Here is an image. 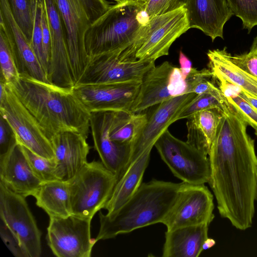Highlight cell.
Wrapping results in <instances>:
<instances>
[{"label":"cell","instance_id":"1","mask_svg":"<svg viewBox=\"0 0 257 257\" xmlns=\"http://www.w3.org/2000/svg\"><path fill=\"white\" fill-rule=\"evenodd\" d=\"M222 116L208 154V184L220 216L236 229L252 226L257 187V156L247 123L224 96Z\"/></svg>","mask_w":257,"mask_h":257},{"label":"cell","instance_id":"2","mask_svg":"<svg viewBox=\"0 0 257 257\" xmlns=\"http://www.w3.org/2000/svg\"><path fill=\"white\" fill-rule=\"evenodd\" d=\"M36 118L50 139L62 132L71 131L88 138L90 112L74 94L73 88L58 86L28 75L8 84Z\"/></svg>","mask_w":257,"mask_h":257},{"label":"cell","instance_id":"3","mask_svg":"<svg viewBox=\"0 0 257 257\" xmlns=\"http://www.w3.org/2000/svg\"><path fill=\"white\" fill-rule=\"evenodd\" d=\"M181 185V182L156 179L142 183L117 210L110 214L99 213L100 227L96 242L162 223L173 205Z\"/></svg>","mask_w":257,"mask_h":257},{"label":"cell","instance_id":"4","mask_svg":"<svg viewBox=\"0 0 257 257\" xmlns=\"http://www.w3.org/2000/svg\"><path fill=\"white\" fill-rule=\"evenodd\" d=\"M143 6L130 0L110 5L85 33L84 45L88 56L121 53L132 45L146 22L141 20Z\"/></svg>","mask_w":257,"mask_h":257},{"label":"cell","instance_id":"5","mask_svg":"<svg viewBox=\"0 0 257 257\" xmlns=\"http://www.w3.org/2000/svg\"><path fill=\"white\" fill-rule=\"evenodd\" d=\"M188 29L184 7L149 18L133 44L120 53L119 60L124 63L155 62L168 55L173 42Z\"/></svg>","mask_w":257,"mask_h":257},{"label":"cell","instance_id":"6","mask_svg":"<svg viewBox=\"0 0 257 257\" xmlns=\"http://www.w3.org/2000/svg\"><path fill=\"white\" fill-rule=\"evenodd\" d=\"M67 37L70 65L75 85L89 60L84 37L89 27L110 6L105 0H54Z\"/></svg>","mask_w":257,"mask_h":257},{"label":"cell","instance_id":"7","mask_svg":"<svg viewBox=\"0 0 257 257\" xmlns=\"http://www.w3.org/2000/svg\"><path fill=\"white\" fill-rule=\"evenodd\" d=\"M117 181L116 176L101 162H87L68 181L71 214L92 219L104 209Z\"/></svg>","mask_w":257,"mask_h":257},{"label":"cell","instance_id":"8","mask_svg":"<svg viewBox=\"0 0 257 257\" xmlns=\"http://www.w3.org/2000/svg\"><path fill=\"white\" fill-rule=\"evenodd\" d=\"M154 146L173 175L192 184L208 183L210 176L208 155L174 137L167 130Z\"/></svg>","mask_w":257,"mask_h":257},{"label":"cell","instance_id":"9","mask_svg":"<svg viewBox=\"0 0 257 257\" xmlns=\"http://www.w3.org/2000/svg\"><path fill=\"white\" fill-rule=\"evenodd\" d=\"M0 115L12 128L19 144L40 156L55 158L50 139L8 84L0 95Z\"/></svg>","mask_w":257,"mask_h":257},{"label":"cell","instance_id":"10","mask_svg":"<svg viewBox=\"0 0 257 257\" xmlns=\"http://www.w3.org/2000/svg\"><path fill=\"white\" fill-rule=\"evenodd\" d=\"M25 198L0 183L1 220L17 237L27 257H39L41 233Z\"/></svg>","mask_w":257,"mask_h":257},{"label":"cell","instance_id":"11","mask_svg":"<svg viewBox=\"0 0 257 257\" xmlns=\"http://www.w3.org/2000/svg\"><path fill=\"white\" fill-rule=\"evenodd\" d=\"M91 219L71 214L50 217L47 241L58 257H90L96 241L91 237Z\"/></svg>","mask_w":257,"mask_h":257},{"label":"cell","instance_id":"12","mask_svg":"<svg viewBox=\"0 0 257 257\" xmlns=\"http://www.w3.org/2000/svg\"><path fill=\"white\" fill-rule=\"evenodd\" d=\"M213 196L205 184L184 182L175 202L163 220L167 230L201 224L209 225L214 218Z\"/></svg>","mask_w":257,"mask_h":257},{"label":"cell","instance_id":"13","mask_svg":"<svg viewBox=\"0 0 257 257\" xmlns=\"http://www.w3.org/2000/svg\"><path fill=\"white\" fill-rule=\"evenodd\" d=\"M187 84L180 68L165 61L145 74L130 112H143L149 107L187 93Z\"/></svg>","mask_w":257,"mask_h":257},{"label":"cell","instance_id":"14","mask_svg":"<svg viewBox=\"0 0 257 257\" xmlns=\"http://www.w3.org/2000/svg\"><path fill=\"white\" fill-rule=\"evenodd\" d=\"M120 53L113 52L89 58L75 85L142 82L145 74L155 66V61L121 62Z\"/></svg>","mask_w":257,"mask_h":257},{"label":"cell","instance_id":"15","mask_svg":"<svg viewBox=\"0 0 257 257\" xmlns=\"http://www.w3.org/2000/svg\"><path fill=\"white\" fill-rule=\"evenodd\" d=\"M197 95L188 93L169 99L158 104L148 115L146 122L131 144L130 157L124 171L146 151L152 149L156 141L172 123L178 120L181 113Z\"/></svg>","mask_w":257,"mask_h":257},{"label":"cell","instance_id":"16","mask_svg":"<svg viewBox=\"0 0 257 257\" xmlns=\"http://www.w3.org/2000/svg\"><path fill=\"white\" fill-rule=\"evenodd\" d=\"M141 82L77 85L73 91L91 113L128 111L137 97Z\"/></svg>","mask_w":257,"mask_h":257},{"label":"cell","instance_id":"17","mask_svg":"<svg viewBox=\"0 0 257 257\" xmlns=\"http://www.w3.org/2000/svg\"><path fill=\"white\" fill-rule=\"evenodd\" d=\"M49 25L51 57L47 73L50 83L73 88V78L65 30L54 0H42Z\"/></svg>","mask_w":257,"mask_h":257},{"label":"cell","instance_id":"18","mask_svg":"<svg viewBox=\"0 0 257 257\" xmlns=\"http://www.w3.org/2000/svg\"><path fill=\"white\" fill-rule=\"evenodd\" d=\"M113 111L90 113V128L94 148L98 153L102 163L117 177L124 172L131 154L130 145L118 143L109 137Z\"/></svg>","mask_w":257,"mask_h":257},{"label":"cell","instance_id":"19","mask_svg":"<svg viewBox=\"0 0 257 257\" xmlns=\"http://www.w3.org/2000/svg\"><path fill=\"white\" fill-rule=\"evenodd\" d=\"M0 27L8 38L20 74L50 83L30 41L16 22L7 0H0Z\"/></svg>","mask_w":257,"mask_h":257},{"label":"cell","instance_id":"20","mask_svg":"<svg viewBox=\"0 0 257 257\" xmlns=\"http://www.w3.org/2000/svg\"><path fill=\"white\" fill-rule=\"evenodd\" d=\"M87 138L74 132L65 131L51 139L56 162L58 180L68 181L87 162L90 147Z\"/></svg>","mask_w":257,"mask_h":257},{"label":"cell","instance_id":"21","mask_svg":"<svg viewBox=\"0 0 257 257\" xmlns=\"http://www.w3.org/2000/svg\"><path fill=\"white\" fill-rule=\"evenodd\" d=\"M0 183L25 197L33 196L42 183L34 173L19 143L0 156Z\"/></svg>","mask_w":257,"mask_h":257},{"label":"cell","instance_id":"22","mask_svg":"<svg viewBox=\"0 0 257 257\" xmlns=\"http://www.w3.org/2000/svg\"><path fill=\"white\" fill-rule=\"evenodd\" d=\"M184 7L189 29H199L212 42L223 39V27L234 15L227 0H187Z\"/></svg>","mask_w":257,"mask_h":257},{"label":"cell","instance_id":"23","mask_svg":"<svg viewBox=\"0 0 257 257\" xmlns=\"http://www.w3.org/2000/svg\"><path fill=\"white\" fill-rule=\"evenodd\" d=\"M208 224L178 227L165 232L164 257H197L203 250L208 237Z\"/></svg>","mask_w":257,"mask_h":257},{"label":"cell","instance_id":"24","mask_svg":"<svg viewBox=\"0 0 257 257\" xmlns=\"http://www.w3.org/2000/svg\"><path fill=\"white\" fill-rule=\"evenodd\" d=\"M207 55L214 78L224 80L257 98V78L237 66L225 47L209 50Z\"/></svg>","mask_w":257,"mask_h":257},{"label":"cell","instance_id":"25","mask_svg":"<svg viewBox=\"0 0 257 257\" xmlns=\"http://www.w3.org/2000/svg\"><path fill=\"white\" fill-rule=\"evenodd\" d=\"M222 112L223 108H214L196 112L188 117L186 142L208 156Z\"/></svg>","mask_w":257,"mask_h":257},{"label":"cell","instance_id":"26","mask_svg":"<svg viewBox=\"0 0 257 257\" xmlns=\"http://www.w3.org/2000/svg\"><path fill=\"white\" fill-rule=\"evenodd\" d=\"M152 150L146 151L118 179L104 209L110 214L122 206L137 191L148 167Z\"/></svg>","mask_w":257,"mask_h":257},{"label":"cell","instance_id":"27","mask_svg":"<svg viewBox=\"0 0 257 257\" xmlns=\"http://www.w3.org/2000/svg\"><path fill=\"white\" fill-rule=\"evenodd\" d=\"M36 205L50 217H64L71 214L68 181L56 180L43 182L33 196Z\"/></svg>","mask_w":257,"mask_h":257},{"label":"cell","instance_id":"28","mask_svg":"<svg viewBox=\"0 0 257 257\" xmlns=\"http://www.w3.org/2000/svg\"><path fill=\"white\" fill-rule=\"evenodd\" d=\"M148 114L115 111L109 130L110 139L118 143L130 145L147 121Z\"/></svg>","mask_w":257,"mask_h":257},{"label":"cell","instance_id":"29","mask_svg":"<svg viewBox=\"0 0 257 257\" xmlns=\"http://www.w3.org/2000/svg\"><path fill=\"white\" fill-rule=\"evenodd\" d=\"M219 88L228 102L234 107L239 115L254 130L257 137V109L251 106L237 93L238 87L232 84L230 87L226 81L218 80Z\"/></svg>","mask_w":257,"mask_h":257},{"label":"cell","instance_id":"30","mask_svg":"<svg viewBox=\"0 0 257 257\" xmlns=\"http://www.w3.org/2000/svg\"><path fill=\"white\" fill-rule=\"evenodd\" d=\"M1 79L7 84L20 76L15 57L5 30L0 27Z\"/></svg>","mask_w":257,"mask_h":257},{"label":"cell","instance_id":"31","mask_svg":"<svg viewBox=\"0 0 257 257\" xmlns=\"http://www.w3.org/2000/svg\"><path fill=\"white\" fill-rule=\"evenodd\" d=\"M7 1L16 22L31 41L33 29L35 0Z\"/></svg>","mask_w":257,"mask_h":257},{"label":"cell","instance_id":"32","mask_svg":"<svg viewBox=\"0 0 257 257\" xmlns=\"http://www.w3.org/2000/svg\"><path fill=\"white\" fill-rule=\"evenodd\" d=\"M21 146L31 168L42 183L58 180L56 176L57 164L55 158H45Z\"/></svg>","mask_w":257,"mask_h":257},{"label":"cell","instance_id":"33","mask_svg":"<svg viewBox=\"0 0 257 257\" xmlns=\"http://www.w3.org/2000/svg\"><path fill=\"white\" fill-rule=\"evenodd\" d=\"M224 102V97L222 91L218 94H197L181 113L178 120L187 118L194 113L199 111L214 108L222 109Z\"/></svg>","mask_w":257,"mask_h":257},{"label":"cell","instance_id":"34","mask_svg":"<svg viewBox=\"0 0 257 257\" xmlns=\"http://www.w3.org/2000/svg\"><path fill=\"white\" fill-rule=\"evenodd\" d=\"M234 15L242 22L248 33L257 26V0H227Z\"/></svg>","mask_w":257,"mask_h":257},{"label":"cell","instance_id":"35","mask_svg":"<svg viewBox=\"0 0 257 257\" xmlns=\"http://www.w3.org/2000/svg\"><path fill=\"white\" fill-rule=\"evenodd\" d=\"M41 13L42 0H35L33 29L30 43L38 60L47 75L48 65L45 57L43 49Z\"/></svg>","mask_w":257,"mask_h":257},{"label":"cell","instance_id":"36","mask_svg":"<svg viewBox=\"0 0 257 257\" xmlns=\"http://www.w3.org/2000/svg\"><path fill=\"white\" fill-rule=\"evenodd\" d=\"M187 0H148L143 6L147 18L164 14L184 7Z\"/></svg>","mask_w":257,"mask_h":257},{"label":"cell","instance_id":"37","mask_svg":"<svg viewBox=\"0 0 257 257\" xmlns=\"http://www.w3.org/2000/svg\"><path fill=\"white\" fill-rule=\"evenodd\" d=\"M18 143L15 134L8 122L0 118V156L6 154Z\"/></svg>","mask_w":257,"mask_h":257},{"label":"cell","instance_id":"38","mask_svg":"<svg viewBox=\"0 0 257 257\" xmlns=\"http://www.w3.org/2000/svg\"><path fill=\"white\" fill-rule=\"evenodd\" d=\"M232 61L239 67L257 78V51L231 55Z\"/></svg>","mask_w":257,"mask_h":257},{"label":"cell","instance_id":"39","mask_svg":"<svg viewBox=\"0 0 257 257\" xmlns=\"http://www.w3.org/2000/svg\"><path fill=\"white\" fill-rule=\"evenodd\" d=\"M0 235L3 242L14 256L27 257L17 237L1 220Z\"/></svg>","mask_w":257,"mask_h":257},{"label":"cell","instance_id":"40","mask_svg":"<svg viewBox=\"0 0 257 257\" xmlns=\"http://www.w3.org/2000/svg\"><path fill=\"white\" fill-rule=\"evenodd\" d=\"M41 22L43 35V45L45 57L46 61L49 66V62L51 57V40L49 25L46 12L43 6L42 0V13ZM48 73V72H47Z\"/></svg>","mask_w":257,"mask_h":257},{"label":"cell","instance_id":"41","mask_svg":"<svg viewBox=\"0 0 257 257\" xmlns=\"http://www.w3.org/2000/svg\"><path fill=\"white\" fill-rule=\"evenodd\" d=\"M179 62L182 76L185 80L193 68L192 62L181 51L179 52Z\"/></svg>","mask_w":257,"mask_h":257},{"label":"cell","instance_id":"42","mask_svg":"<svg viewBox=\"0 0 257 257\" xmlns=\"http://www.w3.org/2000/svg\"><path fill=\"white\" fill-rule=\"evenodd\" d=\"M237 91L238 94L241 97L247 101L254 108L257 109V98L251 96L247 93L241 90L239 88H238Z\"/></svg>","mask_w":257,"mask_h":257},{"label":"cell","instance_id":"43","mask_svg":"<svg viewBox=\"0 0 257 257\" xmlns=\"http://www.w3.org/2000/svg\"><path fill=\"white\" fill-rule=\"evenodd\" d=\"M215 244V241L211 238H207L203 244V250L209 249L214 246Z\"/></svg>","mask_w":257,"mask_h":257},{"label":"cell","instance_id":"44","mask_svg":"<svg viewBox=\"0 0 257 257\" xmlns=\"http://www.w3.org/2000/svg\"><path fill=\"white\" fill-rule=\"evenodd\" d=\"M250 50L257 51V36L253 39Z\"/></svg>","mask_w":257,"mask_h":257},{"label":"cell","instance_id":"45","mask_svg":"<svg viewBox=\"0 0 257 257\" xmlns=\"http://www.w3.org/2000/svg\"><path fill=\"white\" fill-rule=\"evenodd\" d=\"M138 4L144 5L148 0H130Z\"/></svg>","mask_w":257,"mask_h":257},{"label":"cell","instance_id":"46","mask_svg":"<svg viewBox=\"0 0 257 257\" xmlns=\"http://www.w3.org/2000/svg\"><path fill=\"white\" fill-rule=\"evenodd\" d=\"M255 200L257 201V187H256V194H255Z\"/></svg>","mask_w":257,"mask_h":257},{"label":"cell","instance_id":"47","mask_svg":"<svg viewBox=\"0 0 257 257\" xmlns=\"http://www.w3.org/2000/svg\"><path fill=\"white\" fill-rule=\"evenodd\" d=\"M113 1H115L116 3H118V2H120L121 0H113Z\"/></svg>","mask_w":257,"mask_h":257}]
</instances>
